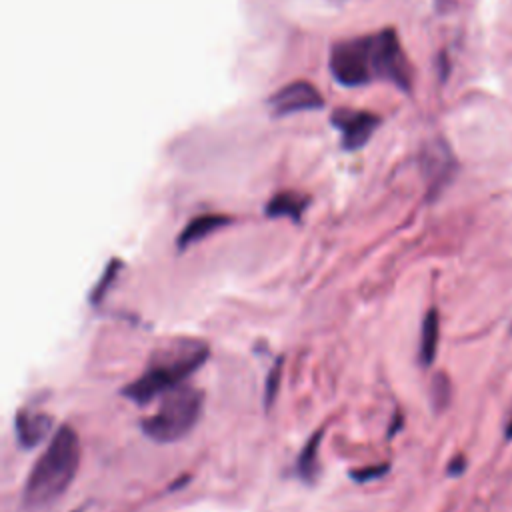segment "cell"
Returning <instances> with one entry per match:
<instances>
[{
    "label": "cell",
    "instance_id": "1",
    "mask_svg": "<svg viewBox=\"0 0 512 512\" xmlns=\"http://www.w3.org/2000/svg\"><path fill=\"white\" fill-rule=\"evenodd\" d=\"M330 70L344 86H360L380 78L408 90L412 80L406 54L392 30L336 44L330 54Z\"/></svg>",
    "mask_w": 512,
    "mask_h": 512
},
{
    "label": "cell",
    "instance_id": "2",
    "mask_svg": "<svg viewBox=\"0 0 512 512\" xmlns=\"http://www.w3.org/2000/svg\"><path fill=\"white\" fill-rule=\"evenodd\" d=\"M208 356V344L194 338H174L158 344L146 370L136 380L126 384L120 394L138 406H146L154 398L164 396L172 388L184 384L188 376L204 366Z\"/></svg>",
    "mask_w": 512,
    "mask_h": 512
},
{
    "label": "cell",
    "instance_id": "3",
    "mask_svg": "<svg viewBox=\"0 0 512 512\" xmlns=\"http://www.w3.org/2000/svg\"><path fill=\"white\" fill-rule=\"evenodd\" d=\"M80 464V440L72 426H60L46 450L32 464L22 490L28 508H44L56 502L76 478Z\"/></svg>",
    "mask_w": 512,
    "mask_h": 512
},
{
    "label": "cell",
    "instance_id": "4",
    "mask_svg": "<svg viewBox=\"0 0 512 512\" xmlns=\"http://www.w3.org/2000/svg\"><path fill=\"white\" fill-rule=\"evenodd\" d=\"M204 408V392L200 388L180 384L160 396L158 410L140 422L142 432L160 444L184 438L200 420Z\"/></svg>",
    "mask_w": 512,
    "mask_h": 512
},
{
    "label": "cell",
    "instance_id": "5",
    "mask_svg": "<svg viewBox=\"0 0 512 512\" xmlns=\"http://www.w3.org/2000/svg\"><path fill=\"white\" fill-rule=\"evenodd\" d=\"M332 122L342 136V146L346 150H356L370 140L380 118L364 110H338L332 116Z\"/></svg>",
    "mask_w": 512,
    "mask_h": 512
},
{
    "label": "cell",
    "instance_id": "6",
    "mask_svg": "<svg viewBox=\"0 0 512 512\" xmlns=\"http://www.w3.org/2000/svg\"><path fill=\"white\" fill-rule=\"evenodd\" d=\"M322 104H324V100H322L320 92L304 80H298V82H292V84L280 88L270 98V108L276 116L294 114L300 110H314V108H320Z\"/></svg>",
    "mask_w": 512,
    "mask_h": 512
},
{
    "label": "cell",
    "instance_id": "7",
    "mask_svg": "<svg viewBox=\"0 0 512 512\" xmlns=\"http://www.w3.org/2000/svg\"><path fill=\"white\" fill-rule=\"evenodd\" d=\"M14 430L22 448L38 446L52 430V416L44 412L20 410L14 418Z\"/></svg>",
    "mask_w": 512,
    "mask_h": 512
},
{
    "label": "cell",
    "instance_id": "8",
    "mask_svg": "<svg viewBox=\"0 0 512 512\" xmlns=\"http://www.w3.org/2000/svg\"><path fill=\"white\" fill-rule=\"evenodd\" d=\"M232 218L224 216V214H200L196 218H192L184 228L182 232L178 234L176 238V248L180 252H184L186 248H190L192 244L204 240L206 236L214 234L218 228L230 224Z\"/></svg>",
    "mask_w": 512,
    "mask_h": 512
},
{
    "label": "cell",
    "instance_id": "9",
    "mask_svg": "<svg viewBox=\"0 0 512 512\" xmlns=\"http://www.w3.org/2000/svg\"><path fill=\"white\" fill-rule=\"evenodd\" d=\"M308 206V198L298 192H280L270 198L266 204V216L268 218H290L294 222H300L304 210Z\"/></svg>",
    "mask_w": 512,
    "mask_h": 512
},
{
    "label": "cell",
    "instance_id": "10",
    "mask_svg": "<svg viewBox=\"0 0 512 512\" xmlns=\"http://www.w3.org/2000/svg\"><path fill=\"white\" fill-rule=\"evenodd\" d=\"M440 322H438V314L436 310H428V314L424 316L422 322V330H420V348H418V360L422 366H430L434 362L436 356V348H438V334H440Z\"/></svg>",
    "mask_w": 512,
    "mask_h": 512
},
{
    "label": "cell",
    "instance_id": "11",
    "mask_svg": "<svg viewBox=\"0 0 512 512\" xmlns=\"http://www.w3.org/2000/svg\"><path fill=\"white\" fill-rule=\"evenodd\" d=\"M322 436H324V430H316L308 438V442L304 444V448L300 450V456L296 460V470H298L300 478L306 482H312L318 474V446L322 442Z\"/></svg>",
    "mask_w": 512,
    "mask_h": 512
},
{
    "label": "cell",
    "instance_id": "12",
    "mask_svg": "<svg viewBox=\"0 0 512 512\" xmlns=\"http://www.w3.org/2000/svg\"><path fill=\"white\" fill-rule=\"evenodd\" d=\"M120 270H122V262H120V260H110V262H108V266H106L102 278L96 282L94 290L90 292V300H92L94 304H100V302H102V298L106 296L108 288H110V286L114 284V280L118 278V272H120Z\"/></svg>",
    "mask_w": 512,
    "mask_h": 512
},
{
    "label": "cell",
    "instance_id": "13",
    "mask_svg": "<svg viewBox=\"0 0 512 512\" xmlns=\"http://www.w3.org/2000/svg\"><path fill=\"white\" fill-rule=\"evenodd\" d=\"M282 364H284L282 358H278L266 376V384H264V408L266 410H270L276 402V396L280 390V378H282Z\"/></svg>",
    "mask_w": 512,
    "mask_h": 512
},
{
    "label": "cell",
    "instance_id": "14",
    "mask_svg": "<svg viewBox=\"0 0 512 512\" xmlns=\"http://www.w3.org/2000/svg\"><path fill=\"white\" fill-rule=\"evenodd\" d=\"M388 470V464H378V466H368V468H360V470H352L350 478H354L356 482H370L376 480L380 476H384Z\"/></svg>",
    "mask_w": 512,
    "mask_h": 512
}]
</instances>
